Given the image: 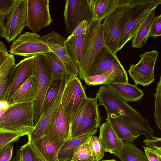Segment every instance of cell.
Here are the masks:
<instances>
[{
  "label": "cell",
  "mask_w": 161,
  "mask_h": 161,
  "mask_svg": "<svg viewBox=\"0 0 161 161\" xmlns=\"http://www.w3.org/2000/svg\"><path fill=\"white\" fill-rule=\"evenodd\" d=\"M96 97L99 101L98 106H104L107 114H114L118 116L140 135H143L146 138L154 136L153 130L148 121L129 105L125 99L106 86L99 88Z\"/></svg>",
  "instance_id": "obj_1"
},
{
  "label": "cell",
  "mask_w": 161,
  "mask_h": 161,
  "mask_svg": "<svg viewBox=\"0 0 161 161\" xmlns=\"http://www.w3.org/2000/svg\"><path fill=\"white\" fill-rule=\"evenodd\" d=\"M161 3V0H130V7L122 18L118 52L134 36L144 20Z\"/></svg>",
  "instance_id": "obj_2"
},
{
  "label": "cell",
  "mask_w": 161,
  "mask_h": 161,
  "mask_svg": "<svg viewBox=\"0 0 161 161\" xmlns=\"http://www.w3.org/2000/svg\"><path fill=\"white\" fill-rule=\"evenodd\" d=\"M34 102L10 105L0 118V130L28 136L33 129Z\"/></svg>",
  "instance_id": "obj_3"
},
{
  "label": "cell",
  "mask_w": 161,
  "mask_h": 161,
  "mask_svg": "<svg viewBox=\"0 0 161 161\" xmlns=\"http://www.w3.org/2000/svg\"><path fill=\"white\" fill-rule=\"evenodd\" d=\"M102 21L92 19L89 23L84 38L81 62L78 65V75L82 80L87 77L97 54L105 46Z\"/></svg>",
  "instance_id": "obj_4"
},
{
  "label": "cell",
  "mask_w": 161,
  "mask_h": 161,
  "mask_svg": "<svg viewBox=\"0 0 161 161\" xmlns=\"http://www.w3.org/2000/svg\"><path fill=\"white\" fill-rule=\"evenodd\" d=\"M111 71L114 73L117 83H129L127 72L116 54L105 46L97 54L89 70L87 77Z\"/></svg>",
  "instance_id": "obj_5"
},
{
  "label": "cell",
  "mask_w": 161,
  "mask_h": 161,
  "mask_svg": "<svg viewBox=\"0 0 161 161\" xmlns=\"http://www.w3.org/2000/svg\"><path fill=\"white\" fill-rule=\"evenodd\" d=\"M35 59V75L38 86L37 95L34 101V126L43 114L44 98L53 78L50 65L45 56L43 55H36Z\"/></svg>",
  "instance_id": "obj_6"
},
{
  "label": "cell",
  "mask_w": 161,
  "mask_h": 161,
  "mask_svg": "<svg viewBox=\"0 0 161 161\" xmlns=\"http://www.w3.org/2000/svg\"><path fill=\"white\" fill-rule=\"evenodd\" d=\"M87 97L85 88L77 76L67 79L61 103L67 116L71 127L75 114L81 103Z\"/></svg>",
  "instance_id": "obj_7"
},
{
  "label": "cell",
  "mask_w": 161,
  "mask_h": 161,
  "mask_svg": "<svg viewBox=\"0 0 161 161\" xmlns=\"http://www.w3.org/2000/svg\"><path fill=\"white\" fill-rule=\"evenodd\" d=\"M51 52L42 37L36 33L26 32L13 42L9 52L10 54L26 58L44 55Z\"/></svg>",
  "instance_id": "obj_8"
},
{
  "label": "cell",
  "mask_w": 161,
  "mask_h": 161,
  "mask_svg": "<svg viewBox=\"0 0 161 161\" xmlns=\"http://www.w3.org/2000/svg\"><path fill=\"white\" fill-rule=\"evenodd\" d=\"M130 7V5L116 7L105 17L102 23L105 46L115 54L118 52L123 17Z\"/></svg>",
  "instance_id": "obj_9"
},
{
  "label": "cell",
  "mask_w": 161,
  "mask_h": 161,
  "mask_svg": "<svg viewBox=\"0 0 161 161\" xmlns=\"http://www.w3.org/2000/svg\"><path fill=\"white\" fill-rule=\"evenodd\" d=\"M158 56V52L152 50L140 55L141 59L136 64H130L129 74L136 85L149 86L155 80V64Z\"/></svg>",
  "instance_id": "obj_10"
},
{
  "label": "cell",
  "mask_w": 161,
  "mask_h": 161,
  "mask_svg": "<svg viewBox=\"0 0 161 161\" xmlns=\"http://www.w3.org/2000/svg\"><path fill=\"white\" fill-rule=\"evenodd\" d=\"M26 26L36 33L52 22L48 0H27Z\"/></svg>",
  "instance_id": "obj_11"
},
{
  "label": "cell",
  "mask_w": 161,
  "mask_h": 161,
  "mask_svg": "<svg viewBox=\"0 0 161 161\" xmlns=\"http://www.w3.org/2000/svg\"><path fill=\"white\" fill-rule=\"evenodd\" d=\"M65 28L71 34L78 24L84 20L90 23L92 14L88 0H66L63 14Z\"/></svg>",
  "instance_id": "obj_12"
},
{
  "label": "cell",
  "mask_w": 161,
  "mask_h": 161,
  "mask_svg": "<svg viewBox=\"0 0 161 161\" xmlns=\"http://www.w3.org/2000/svg\"><path fill=\"white\" fill-rule=\"evenodd\" d=\"M42 37L51 51L64 65L67 76L69 77L77 76L79 74L78 64L70 56L65 47L64 42L66 38L54 31Z\"/></svg>",
  "instance_id": "obj_13"
},
{
  "label": "cell",
  "mask_w": 161,
  "mask_h": 161,
  "mask_svg": "<svg viewBox=\"0 0 161 161\" xmlns=\"http://www.w3.org/2000/svg\"><path fill=\"white\" fill-rule=\"evenodd\" d=\"M27 0H15L8 15L3 37L8 42L14 40L26 26Z\"/></svg>",
  "instance_id": "obj_14"
},
{
  "label": "cell",
  "mask_w": 161,
  "mask_h": 161,
  "mask_svg": "<svg viewBox=\"0 0 161 161\" xmlns=\"http://www.w3.org/2000/svg\"><path fill=\"white\" fill-rule=\"evenodd\" d=\"M35 56L25 58L13 68L6 101H8L17 90L31 76L35 74Z\"/></svg>",
  "instance_id": "obj_15"
},
{
  "label": "cell",
  "mask_w": 161,
  "mask_h": 161,
  "mask_svg": "<svg viewBox=\"0 0 161 161\" xmlns=\"http://www.w3.org/2000/svg\"><path fill=\"white\" fill-rule=\"evenodd\" d=\"M44 136L53 141H66L71 138L70 124L61 102L45 131Z\"/></svg>",
  "instance_id": "obj_16"
},
{
  "label": "cell",
  "mask_w": 161,
  "mask_h": 161,
  "mask_svg": "<svg viewBox=\"0 0 161 161\" xmlns=\"http://www.w3.org/2000/svg\"><path fill=\"white\" fill-rule=\"evenodd\" d=\"M97 99L87 98L86 108L83 121L71 138L93 131L100 125L101 118Z\"/></svg>",
  "instance_id": "obj_17"
},
{
  "label": "cell",
  "mask_w": 161,
  "mask_h": 161,
  "mask_svg": "<svg viewBox=\"0 0 161 161\" xmlns=\"http://www.w3.org/2000/svg\"><path fill=\"white\" fill-rule=\"evenodd\" d=\"M68 77L66 75L63 78L59 92L53 105L46 112L43 114L33 130L28 135V142H33L44 136L45 131L61 102L64 87Z\"/></svg>",
  "instance_id": "obj_18"
},
{
  "label": "cell",
  "mask_w": 161,
  "mask_h": 161,
  "mask_svg": "<svg viewBox=\"0 0 161 161\" xmlns=\"http://www.w3.org/2000/svg\"><path fill=\"white\" fill-rule=\"evenodd\" d=\"M65 141H53L44 136L33 142H29L43 161H55L58 160L59 151Z\"/></svg>",
  "instance_id": "obj_19"
},
{
  "label": "cell",
  "mask_w": 161,
  "mask_h": 161,
  "mask_svg": "<svg viewBox=\"0 0 161 161\" xmlns=\"http://www.w3.org/2000/svg\"><path fill=\"white\" fill-rule=\"evenodd\" d=\"M37 81L35 75L31 76L22 84L8 102L10 105L34 102L37 90Z\"/></svg>",
  "instance_id": "obj_20"
},
{
  "label": "cell",
  "mask_w": 161,
  "mask_h": 161,
  "mask_svg": "<svg viewBox=\"0 0 161 161\" xmlns=\"http://www.w3.org/2000/svg\"><path fill=\"white\" fill-rule=\"evenodd\" d=\"M106 120L113 131L123 142L133 141L140 135L130 125L114 114H107Z\"/></svg>",
  "instance_id": "obj_21"
},
{
  "label": "cell",
  "mask_w": 161,
  "mask_h": 161,
  "mask_svg": "<svg viewBox=\"0 0 161 161\" xmlns=\"http://www.w3.org/2000/svg\"><path fill=\"white\" fill-rule=\"evenodd\" d=\"M105 86L127 102L139 101L144 96L143 91L136 85L129 83H112Z\"/></svg>",
  "instance_id": "obj_22"
},
{
  "label": "cell",
  "mask_w": 161,
  "mask_h": 161,
  "mask_svg": "<svg viewBox=\"0 0 161 161\" xmlns=\"http://www.w3.org/2000/svg\"><path fill=\"white\" fill-rule=\"evenodd\" d=\"M97 131V129L95 130L65 141L59 151L58 159L61 161H71L76 149L87 140L88 136L94 135Z\"/></svg>",
  "instance_id": "obj_23"
},
{
  "label": "cell",
  "mask_w": 161,
  "mask_h": 161,
  "mask_svg": "<svg viewBox=\"0 0 161 161\" xmlns=\"http://www.w3.org/2000/svg\"><path fill=\"white\" fill-rule=\"evenodd\" d=\"M99 138L101 142L105 152L110 153L119 149L123 141L116 136L109 123L106 121L99 126Z\"/></svg>",
  "instance_id": "obj_24"
},
{
  "label": "cell",
  "mask_w": 161,
  "mask_h": 161,
  "mask_svg": "<svg viewBox=\"0 0 161 161\" xmlns=\"http://www.w3.org/2000/svg\"><path fill=\"white\" fill-rule=\"evenodd\" d=\"M121 161H148L145 154L134 144L133 141L123 142L118 149L110 153Z\"/></svg>",
  "instance_id": "obj_25"
},
{
  "label": "cell",
  "mask_w": 161,
  "mask_h": 161,
  "mask_svg": "<svg viewBox=\"0 0 161 161\" xmlns=\"http://www.w3.org/2000/svg\"><path fill=\"white\" fill-rule=\"evenodd\" d=\"M155 10H153L143 21L131 40L132 47L141 48L146 43L149 37L152 26L157 18Z\"/></svg>",
  "instance_id": "obj_26"
},
{
  "label": "cell",
  "mask_w": 161,
  "mask_h": 161,
  "mask_svg": "<svg viewBox=\"0 0 161 161\" xmlns=\"http://www.w3.org/2000/svg\"><path fill=\"white\" fill-rule=\"evenodd\" d=\"M92 19L102 21L116 7L117 0H88Z\"/></svg>",
  "instance_id": "obj_27"
},
{
  "label": "cell",
  "mask_w": 161,
  "mask_h": 161,
  "mask_svg": "<svg viewBox=\"0 0 161 161\" xmlns=\"http://www.w3.org/2000/svg\"><path fill=\"white\" fill-rule=\"evenodd\" d=\"M85 35L75 36H68L65 41V47L69 54L77 63L81 62Z\"/></svg>",
  "instance_id": "obj_28"
},
{
  "label": "cell",
  "mask_w": 161,
  "mask_h": 161,
  "mask_svg": "<svg viewBox=\"0 0 161 161\" xmlns=\"http://www.w3.org/2000/svg\"><path fill=\"white\" fill-rule=\"evenodd\" d=\"M43 55L50 65L52 74V81L62 80L66 75L65 68L63 63L52 52Z\"/></svg>",
  "instance_id": "obj_29"
},
{
  "label": "cell",
  "mask_w": 161,
  "mask_h": 161,
  "mask_svg": "<svg viewBox=\"0 0 161 161\" xmlns=\"http://www.w3.org/2000/svg\"><path fill=\"white\" fill-rule=\"evenodd\" d=\"M63 79L61 80L52 81L50 84L43 101V114L46 112L54 103L60 90Z\"/></svg>",
  "instance_id": "obj_30"
},
{
  "label": "cell",
  "mask_w": 161,
  "mask_h": 161,
  "mask_svg": "<svg viewBox=\"0 0 161 161\" xmlns=\"http://www.w3.org/2000/svg\"><path fill=\"white\" fill-rule=\"evenodd\" d=\"M88 85H107L110 83H117L115 75L113 72H108L104 74L89 76L84 80Z\"/></svg>",
  "instance_id": "obj_31"
},
{
  "label": "cell",
  "mask_w": 161,
  "mask_h": 161,
  "mask_svg": "<svg viewBox=\"0 0 161 161\" xmlns=\"http://www.w3.org/2000/svg\"><path fill=\"white\" fill-rule=\"evenodd\" d=\"M87 141L94 159L101 160L106 152L99 137L94 135L90 136L88 137Z\"/></svg>",
  "instance_id": "obj_32"
},
{
  "label": "cell",
  "mask_w": 161,
  "mask_h": 161,
  "mask_svg": "<svg viewBox=\"0 0 161 161\" xmlns=\"http://www.w3.org/2000/svg\"><path fill=\"white\" fill-rule=\"evenodd\" d=\"M155 98L154 116L157 126L161 130V76L157 84L156 92L154 95Z\"/></svg>",
  "instance_id": "obj_33"
},
{
  "label": "cell",
  "mask_w": 161,
  "mask_h": 161,
  "mask_svg": "<svg viewBox=\"0 0 161 161\" xmlns=\"http://www.w3.org/2000/svg\"><path fill=\"white\" fill-rule=\"evenodd\" d=\"M81 160L88 161L94 160L87 140L75 151L71 161Z\"/></svg>",
  "instance_id": "obj_34"
},
{
  "label": "cell",
  "mask_w": 161,
  "mask_h": 161,
  "mask_svg": "<svg viewBox=\"0 0 161 161\" xmlns=\"http://www.w3.org/2000/svg\"><path fill=\"white\" fill-rule=\"evenodd\" d=\"M87 98L81 103L75 114L71 127V138L83 121L86 108Z\"/></svg>",
  "instance_id": "obj_35"
},
{
  "label": "cell",
  "mask_w": 161,
  "mask_h": 161,
  "mask_svg": "<svg viewBox=\"0 0 161 161\" xmlns=\"http://www.w3.org/2000/svg\"><path fill=\"white\" fill-rule=\"evenodd\" d=\"M23 161H43L28 142L20 148Z\"/></svg>",
  "instance_id": "obj_36"
},
{
  "label": "cell",
  "mask_w": 161,
  "mask_h": 161,
  "mask_svg": "<svg viewBox=\"0 0 161 161\" xmlns=\"http://www.w3.org/2000/svg\"><path fill=\"white\" fill-rule=\"evenodd\" d=\"M23 135L9 131H0V149L11 142L17 141Z\"/></svg>",
  "instance_id": "obj_37"
},
{
  "label": "cell",
  "mask_w": 161,
  "mask_h": 161,
  "mask_svg": "<svg viewBox=\"0 0 161 161\" xmlns=\"http://www.w3.org/2000/svg\"><path fill=\"white\" fill-rule=\"evenodd\" d=\"M13 68L8 71L0 82V101H6V97L10 84L11 73Z\"/></svg>",
  "instance_id": "obj_38"
},
{
  "label": "cell",
  "mask_w": 161,
  "mask_h": 161,
  "mask_svg": "<svg viewBox=\"0 0 161 161\" xmlns=\"http://www.w3.org/2000/svg\"><path fill=\"white\" fill-rule=\"evenodd\" d=\"M15 0H0V20H3L11 11Z\"/></svg>",
  "instance_id": "obj_39"
},
{
  "label": "cell",
  "mask_w": 161,
  "mask_h": 161,
  "mask_svg": "<svg viewBox=\"0 0 161 161\" xmlns=\"http://www.w3.org/2000/svg\"><path fill=\"white\" fill-rule=\"evenodd\" d=\"M15 65L14 55L9 54L7 59L0 67V82L8 71L13 68Z\"/></svg>",
  "instance_id": "obj_40"
},
{
  "label": "cell",
  "mask_w": 161,
  "mask_h": 161,
  "mask_svg": "<svg viewBox=\"0 0 161 161\" xmlns=\"http://www.w3.org/2000/svg\"><path fill=\"white\" fill-rule=\"evenodd\" d=\"M145 154L148 161H161V150L143 146Z\"/></svg>",
  "instance_id": "obj_41"
},
{
  "label": "cell",
  "mask_w": 161,
  "mask_h": 161,
  "mask_svg": "<svg viewBox=\"0 0 161 161\" xmlns=\"http://www.w3.org/2000/svg\"><path fill=\"white\" fill-rule=\"evenodd\" d=\"M13 143L11 142L0 149V161H10L13 152Z\"/></svg>",
  "instance_id": "obj_42"
},
{
  "label": "cell",
  "mask_w": 161,
  "mask_h": 161,
  "mask_svg": "<svg viewBox=\"0 0 161 161\" xmlns=\"http://www.w3.org/2000/svg\"><path fill=\"white\" fill-rule=\"evenodd\" d=\"M161 35V14L157 18L153 24L150 30L149 36L153 39Z\"/></svg>",
  "instance_id": "obj_43"
},
{
  "label": "cell",
  "mask_w": 161,
  "mask_h": 161,
  "mask_svg": "<svg viewBox=\"0 0 161 161\" xmlns=\"http://www.w3.org/2000/svg\"><path fill=\"white\" fill-rule=\"evenodd\" d=\"M146 147L149 148L161 150V138L153 136L146 138L143 140Z\"/></svg>",
  "instance_id": "obj_44"
},
{
  "label": "cell",
  "mask_w": 161,
  "mask_h": 161,
  "mask_svg": "<svg viewBox=\"0 0 161 161\" xmlns=\"http://www.w3.org/2000/svg\"><path fill=\"white\" fill-rule=\"evenodd\" d=\"M89 23L84 20L80 23L69 36H80L86 34Z\"/></svg>",
  "instance_id": "obj_45"
},
{
  "label": "cell",
  "mask_w": 161,
  "mask_h": 161,
  "mask_svg": "<svg viewBox=\"0 0 161 161\" xmlns=\"http://www.w3.org/2000/svg\"><path fill=\"white\" fill-rule=\"evenodd\" d=\"M9 54L6 47L0 40V67L7 59Z\"/></svg>",
  "instance_id": "obj_46"
},
{
  "label": "cell",
  "mask_w": 161,
  "mask_h": 161,
  "mask_svg": "<svg viewBox=\"0 0 161 161\" xmlns=\"http://www.w3.org/2000/svg\"><path fill=\"white\" fill-rule=\"evenodd\" d=\"M10 106L7 101L5 100L0 101V112L8 109Z\"/></svg>",
  "instance_id": "obj_47"
},
{
  "label": "cell",
  "mask_w": 161,
  "mask_h": 161,
  "mask_svg": "<svg viewBox=\"0 0 161 161\" xmlns=\"http://www.w3.org/2000/svg\"><path fill=\"white\" fill-rule=\"evenodd\" d=\"M5 23L4 20H0V37H3L5 32Z\"/></svg>",
  "instance_id": "obj_48"
},
{
  "label": "cell",
  "mask_w": 161,
  "mask_h": 161,
  "mask_svg": "<svg viewBox=\"0 0 161 161\" xmlns=\"http://www.w3.org/2000/svg\"><path fill=\"white\" fill-rule=\"evenodd\" d=\"M99 161H118L117 160H116L114 159H110V160H100Z\"/></svg>",
  "instance_id": "obj_49"
},
{
  "label": "cell",
  "mask_w": 161,
  "mask_h": 161,
  "mask_svg": "<svg viewBox=\"0 0 161 161\" xmlns=\"http://www.w3.org/2000/svg\"><path fill=\"white\" fill-rule=\"evenodd\" d=\"M88 161L84 160H77V161Z\"/></svg>",
  "instance_id": "obj_50"
},
{
  "label": "cell",
  "mask_w": 161,
  "mask_h": 161,
  "mask_svg": "<svg viewBox=\"0 0 161 161\" xmlns=\"http://www.w3.org/2000/svg\"><path fill=\"white\" fill-rule=\"evenodd\" d=\"M92 161H98L95 160V159H94Z\"/></svg>",
  "instance_id": "obj_51"
},
{
  "label": "cell",
  "mask_w": 161,
  "mask_h": 161,
  "mask_svg": "<svg viewBox=\"0 0 161 161\" xmlns=\"http://www.w3.org/2000/svg\"><path fill=\"white\" fill-rule=\"evenodd\" d=\"M61 161L59 160H56V161Z\"/></svg>",
  "instance_id": "obj_52"
},
{
  "label": "cell",
  "mask_w": 161,
  "mask_h": 161,
  "mask_svg": "<svg viewBox=\"0 0 161 161\" xmlns=\"http://www.w3.org/2000/svg\"><path fill=\"white\" fill-rule=\"evenodd\" d=\"M0 131H2V130H0Z\"/></svg>",
  "instance_id": "obj_53"
}]
</instances>
